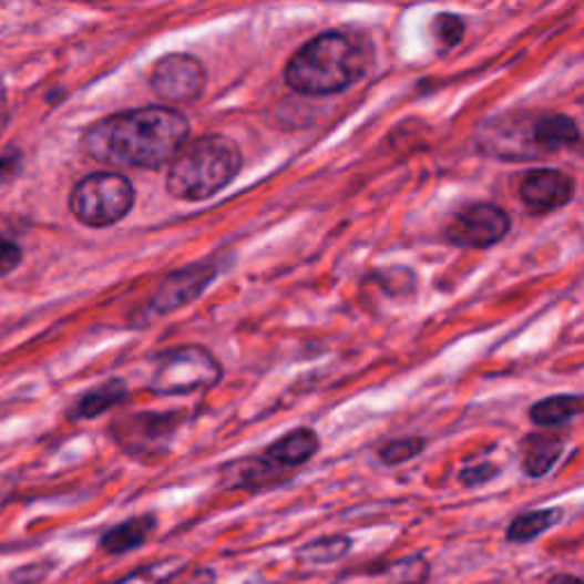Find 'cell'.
<instances>
[{
    "label": "cell",
    "mask_w": 584,
    "mask_h": 584,
    "mask_svg": "<svg viewBox=\"0 0 584 584\" xmlns=\"http://www.w3.org/2000/svg\"><path fill=\"white\" fill-rule=\"evenodd\" d=\"M189 122L170 107H137L103 116L83 135L90 158L110 167L161 170L185 146Z\"/></svg>",
    "instance_id": "6da1fadb"
},
{
    "label": "cell",
    "mask_w": 584,
    "mask_h": 584,
    "mask_svg": "<svg viewBox=\"0 0 584 584\" xmlns=\"http://www.w3.org/2000/svg\"><path fill=\"white\" fill-rule=\"evenodd\" d=\"M372 66L363 39L347 32H322L304 44L286 66L290 90L306 96L338 94L359 83Z\"/></svg>",
    "instance_id": "7a4b0ae2"
},
{
    "label": "cell",
    "mask_w": 584,
    "mask_h": 584,
    "mask_svg": "<svg viewBox=\"0 0 584 584\" xmlns=\"http://www.w3.org/2000/svg\"><path fill=\"white\" fill-rule=\"evenodd\" d=\"M243 170L240 146L226 135H204L185 144L170 165L167 192L183 202H206Z\"/></svg>",
    "instance_id": "3957f363"
},
{
    "label": "cell",
    "mask_w": 584,
    "mask_h": 584,
    "mask_svg": "<svg viewBox=\"0 0 584 584\" xmlns=\"http://www.w3.org/2000/svg\"><path fill=\"white\" fill-rule=\"evenodd\" d=\"M320 450V439L308 427L288 432L277 443H271L260 457H254L238 465V473L233 478V489L263 491L277 486L290 478L293 471L301 469L304 463L314 459Z\"/></svg>",
    "instance_id": "277c9868"
},
{
    "label": "cell",
    "mask_w": 584,
    "mask_h": 584,
    "mask_svg": "<svg viewBox=\"0 0 584 584\" xmlns=\"http://www.w3.org/2000/svg\"><path fill=\"white\" fill-rule=\"evenodd\" d=\"M135 202L133 183L116 172H96L75 183L69 208L78 222L105 228L124 219Z\"/></svg>",
    "instance_id": "5b68a950"
},
{
    "label": "cell",
    "mask_w": 584,
    "mask_h": 584,
    "mask_svg": "<svg viewBox=\"0 0 584 584\" xmlns=\"http://www.w3.org/2000/svg\"><path fill=\"white\" fill-rule=\"evenodd\" d=\"M222 379L219 361L199 345L174 347L158 357V366L151 377V391L155 396H189L206 391Z\"/></svg>",
    "instance_id": "8992f818"
},
{
    "label": "cell",
    "mask_w": 584,
    "mask_h": 584,
    "mask_svg": "<svg viewBox=\"0 0 584 584\" xmlns=\"http://www.w3.org/2000/svg\"><path fill=\"white\" fill-rule=\"evenodd\" d=\"M183 413H131L116 420L110 432L126 454L135 459L163 457L178 430Z\"/></svg>",
    "instance_id": "52a82bcc"
},
{
    "label": "cell",
    "mask_w": 584,
    "mask_h": 584,
    "mask_svg": "<svg viewBox=\"0 0 584 584\" xmlns=\"http://www.w3.org/2000/svg\"><path fill=\"white\" fill-rule=\"evenodd\" d=\"M512 228L510 215L495 204H475L457 213L445 228L450 245L463 249H486L498 245Z\"/></svg>",
    "instance_id": "ba28073f"
},
{
    "label": "cell",
    "mask_w": 584,
    "mask_h": 584,
    "mask_svg": "<svg viewBox=\"0 0 584 584\" xmlns=\"http://www.w3.org/2000/svg\"><path fill=\"white\" fill-rule=\"evenodd\" d=\"M148 83L153 94L167 103H192L206 90V69L197 58L172 53L155 62Z\"/></svg>",
    "instance_id": "9c48e42d"
},
{
    "label": "cell",
    "mask_w": 584,
    "mask_h": 584,
    "mask_svg": "<svg viewBox=\"0 0 584 584\" xmlns=\"http://www.w3.org/2000/svg\"><path fill=\"white\" fill-rule=\"evenodd\" d=\"M215 277H217V267L206 263L172 271L170 277L163 279L161 288L155 290L151 299V310L158 316L174 314L176 308L197 299L215 281Z\"/></svg>",
    "instance_id": "30bf717a"
},
{
    "label": "cell",
    "mask_w": 584,
    "mask_h": 584,
    "mask_svg": "<svg viewBox=\"0 0 584 584\" xmlns=\"http://www.w3.org/2000/svg\"><path fill=\"white\" fill-rule=\"evenodd\" d=\"M519 194L530 211L551 213L573 199L575 183L560 170H532L523 176Z\"/></svg>",
    "instance_id": "8fae6325"
},
{
    "label": "cell",
    "mask_w": 584,
    "mask_h": 584,
    "mask_svg": "<svg viewBox=\"0 0 584 584\" xmlns=\"http://www.w3.org/2000/svg\"><path fill=\"white\" fill-rule=\"evenodd\" d=\"M155 530H158V519L153 514L133 516L103 532V536L99 539V549L110 557H122L126 553L142 549Z\"/></svg>",
    "instance_id": "7c38bea8"
},
{
    "label": "cell",
    "mask_w": 584,
    "mask_h": 584,
    "mask_svg": "<svg viewBox=\"0 0 584 584\" xmlns=\"http://www.w3.org/2000/svg\"><path fill=\"white\" fill-rule=\"evenodd\" d=\"M580 140V129L568 114H536L532 120V144L539 155L555 153Z\"/></svg>",
    "instance_id": "4fadbf2b"
},
{
    "label": "cell",
    "mask_w": 584,
    "mask_h": 584,
    "mask_svg": "<svg viewBox=\"0 0 584 584\" xmlns=\"http://www.w3.org/2000/svg\"><path fill=\"white\" fill-rule=\"evenodd\" d=\"M432 575V566L422 555H409L396 562L377 564L361 573L370 584H427Z\"/></svg>",
    "instance_id": "5bb4252c"
},
{
    "label": "cell",
    "mask_w": 584,
    "mask_h": 584,
    "mask_svg": "<svg viewBox=\"0 0 584 584\" xmlns=\"http://www.w3.org/2000/svg\"><path fill=\"white\" fill-rule=\"evenodd\" d=\"M523 473L530 478L549 475L564 452V441L553 434H530L523 439Z\"/></svg>",
    "instance_id": "9a60e30c"
},
{
    "label": "cell",
    "mask_w": 584,
    "mask_h": 584,
    "mask_svg": "<svg viewBox=\"0 0 584 584\" xmlns=\"http://www.w3.org/2000/svg\"><path fill=\"white\" fill-rule=\"evenodd\" d=\"M129 396V388L122 379H112L105 381L92 391H88L81 400L75 402V409L69 413L73 420H92L105 411H110L112 407L120 404L124 398Z\"/></svg>",
    "instance_id": "2e32d148"
},
{
    "label": "cell",
    "mask_w": 584,
    "mask_h": 584,
    "mask_svg": "<svg viewBox=\"0 0 584 584\" xmlns=\"http://www.w3.org/2000/svg\"><path fill=\"white\" fill-rule=\"evenodd\" d=\"M564 512L560 508H549V510H532L525 514H519L510 527H508V541L512 543H530L543 532H549L562 521Z\"/></svg>",
    "instance_id": "e0dca14e"
},
{
    "label": "cell",
    "mask_w": 584,
    "mask_h": 584,
    "mask_svg": "<svg viewBox=\"0 0 584 584\" xmlns=\"http://www.w3.org/2000/svg\"><path fill=\"white\" fill-rule=\"evenodd\" d=\"M582 411V398L580 396H553L536 402L530 409V418L541 427H555L571 422Z\"/></svg>",
    "instance_id": "ac0fdd59"
},
{
    "label": "cell",
    "mask_w": 584,
    "mask_h": 584,
    "mask_svg": "<svg viewBox=\"0 0 584 584\" xmlns=\"http://www.w3.org/2000/svg\"><path fill=\"white\" fill-rule=\"evenodd\" d=\"M349 551H352V539L338 534L306 543V546L299 551V557L308 564H329L342 560Z\"/></svg>",
    "instance_id": "d6986e66"
},
{
    "label": "cell",
    "mask_w": 584,
    "mask_h": 584,
    "mask_svg": "<svg viewBox=\"0 0 584 584\" xmlns=\"http://www.w3.org/2000/svg\"><path fill=\"white\" fill-rule=\"evenodd\" d=\"M181 571H185V560L167 557V560L153 562L148 566H142L112 584H167L170 580L181 575Z\"/></svg>",
    "instance_id": "ffe728a7"
},
{
    "label": "cell",
    "mask_w": 584,
    "mask_h": 584,
    "mask_svg": "<svg viewBox=\"0 0 584 584\" xmlns=\"http://www.w3.org/2000/svg\"><path fill=\"white\" fill-rule=\"evenodd\" d=\"M430 30L439 51H450L461 42V37L465 32V21L457 14H439L434 17Z\"/></svg>",
    "instance_id": "44dd1931"
},
{
    "label": "cell",
    "mask_w": 584,
    "mask_h": 584,
    "mask_svg": "<svg viewBox=\"0 0 584 584\" xmlns=\"http://www.w3.org/2000/svg\"><path fill=\"white\" fill-rule=\"evenodd\" d=\"M422 450H424V441L420 437H404V439H396V441H388L386 445H381L379 459L386 465H400L418 457Z\"/></svg>",
    "instance_id": "7402d4cb"
},
{
    "label": "cell",
    "mask_w": 584,
    "mask_h": 584,
    "mask_svg": "<svg viewBox=\"0 0 584 584\" xmlns=\"http://www.w3.org/2000/svg\"><path fill=\"white\" fill-rule=\"evenodd\" d=\"M55 568V562H30L25 566H19L10 573V582L12 584H37V582H42L51 571Z\"/></svg>",
    "instance_id": "603a6c76"
},
{
    "label": "cell",
    "mask_w": 584,
    "mask_h": 584,
    "mask_svg": "<svg viewBox=\"0 0 584 584\" xmlns=\"http://www.w3.org/2000/svg\"><path fill=\"white\" fill-rule=\"evenodd\" d=\"M21 263H23V249L14 240L0 236V277L12 275Z\"/></svg>",
    "instance_id": "cb8c5ba5"
},
{
    "label": "cell",
    "mask_w": 584,
    "mask_h": 584,
    "mask_svg": "<svg viewBox=\"0 0 584 584\" xmlns=\"http://www.w3.org/2000/svg\"><path fill=\"white\" fill-rule=\"evenodd\" d=\"M498 475V465L493 463H480L473 465V469H465L459 473V480L463 486H482L489 480H493Z\"/></svg>",
    "instance_id": "d4e9b609"
},
{
    "label": "cell",
    "mask_w": 584,
    "mask_h": 584,
    "mask_svg": "<svg viewBox=\"0 0 584 584\" xmlns=\"http://www.w3.org/2000/svg\"><path fill=\"white\" fill-rule=\"evenodd\" d=\"M21 170V153L19 151H10L6 153L3 158H0V183H8L12 181Z\"/></svg>",
    "instance_id": "484cf974"
},
{
    "label": "cell",
    "mask_w": 584,
    "mask_h": 584,
    "mask_svg": "<svg viewBox=\"0 0 584 584\" xmlns=\"http://www.w3.org/2000/svg\"><path fill=\"white\" fill-rule=\"evenodd\" d=\"M215 571H211V568H202V571H197V573H194V575H189V580L185 582V584H215Z\"/></svg>",
    "instance_id": "4316f807"
},
{
    "label": "cell",
    "mask_w": 584,
    "mask_h": 584,
    "mask_svg": "<svg viewBox=\"0 0 584 584\" xmlns=\"http://www.w3.org/2000/svg\"><path fill=\"white\" fill-rule=\"evenodd\" d=\"M555 584H584L577 575H562Z\"/></svg>",
    "instance_id": "83f0119b"
}]
</instances>
